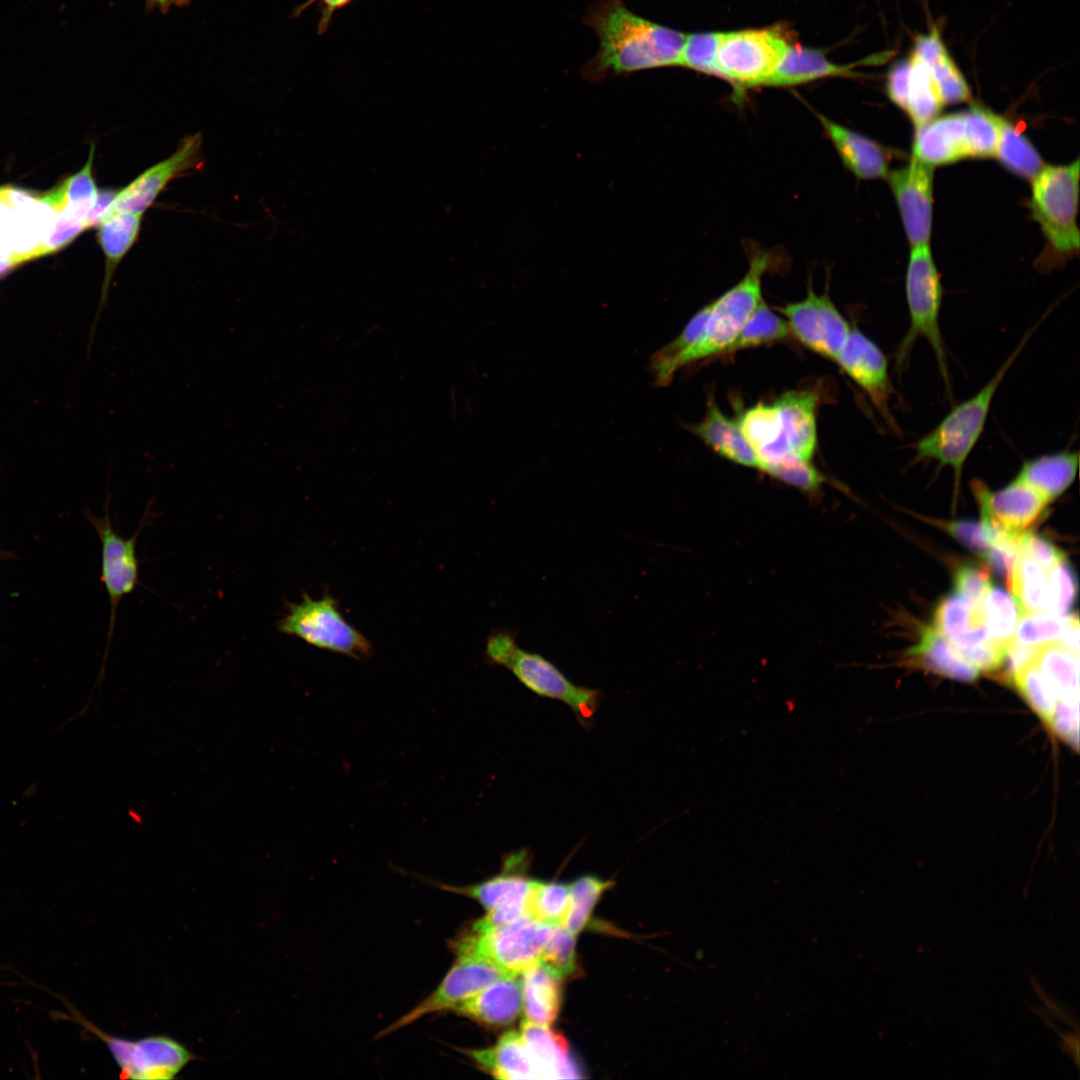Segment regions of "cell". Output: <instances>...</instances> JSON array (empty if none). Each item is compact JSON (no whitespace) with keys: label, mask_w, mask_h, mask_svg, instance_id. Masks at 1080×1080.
I'll return each instance as SVG.
<instances>
[{"label":"cell","mask_w":1080,"mask_h":1080,"mask_svg":"<svg viewBox=\"0 0 1080 1080\" xmlns=\"http://www.w3.org/2000/svg\"><path fill=\"white\" fill-rule=\"evenodd\" d=\"M583 23L599 40L582 70L588 80L679 65L686 34L634 13L624 0H596Z\"/></svg>","instance_id":"obj_1"},{"label":"cell","mask_w":1080,"mask_h":1080,"mask_svg":"<svg viewBox=\"0 0 1080 1080\" xmlns=\"http://www.w3.org/2000/svg\"><path fill=\"white\" fill-rule=\"evenodd\" d=\"M1010 680L1039 717L1068 743H1078L1079 653L1060 642L1036 646Z\"/></svg>","instance_id":"obj_2"},{"label":"cell","mask_w":1080,"mask_h":1080,"mask_svg":"<svg viewBox=\"0 0 1080 1080\" xmlns=\"http://www.w3.org/2000/svg\"><path fill=\"white\" fill-rule=\"evenodd\" d=\"M484 657L489 665L509 670L535 695L568 706L583 728L592 726L604 694L598 689L574 684L544 656L521 648L515 631L507 628L493 630L488 635Z\"/></svg>","instance_id":"obj_3"},{"label":"cell","mask_w":1080,"mask_h":1080,"mask_svg":"<svg viewBox=\"0 0 1080 1080\" xmlns=\"http://www.w3.org/2000/svg\"><path fill=\"white\" fill-rule=\"evenodd\" d=\"M1030 335H1025L1016 349L972 397L954 406L951 411L915 444L916 457L935 460L954 471V488L958 490L963 466L983 433L996 391L1022 351Z\"/></svg>","instance_id":"obj_4"},{"label":"cell","mask_w":1080,"mask_h":1080,"mask_svg":"<svg viewBox=\"0 0 1080 1080\" xmlns=\"http://www.w3.org/2000/svg\"><path fill=\"white\" fill-rule=\"evenodd\" d=\"M905 288L910 325L897 349V367L901 369L905 365L916 340L923 338L935 354L939 371L949 391L947 352L939 320L943 287L929 243L912 246Z\"/></svg>","instance_id":"obj_5"},{"label":"cell","mask_w":1080,"mask_h":1080,"mask_svg":"<svg viewBox=\"0 0 1080 1080\" xmlns=\"http://www.w3.org/2000/svg\"><path fill=\"white\" fill-rule=\"evenodd\" d=\"M768 251L754 250L744 277L710 303V312L701 338L674 364L675 374L683 367L721 355L735 339L762 299V278L770 268Z\"/></svg>","instance_id":"obj_6"},{"label":"cell","mask_w":1080,"mask_h":1080,"mask_svg":"<svg viewBox=\"0 0 1080 1080\" xmlns=\"http://www.w3.org/2000/svg\"><path fill=\"white\" fill-rule=\"evenodd\" d=\"M793 43L784 27L720 32L716 76L735 90L763 86Z\"/></svg>","instance_id":"obj_7"},{"label":"cell","mask_w":1080,"mask_h":1080,"mask_svg":"<svg viewBox=\"0 0 1080 1080\" xmlns=\"http://www.w3.org/2000/svg\"><path fill=\"white\" fill-rule=\"evenodd\" d=\"M1079 160L1048 165L1032 179L1031 210L1050 246L1059 254L1079 249L1077 210Z\"/></svg>","instance_id":"obj_8"},{"label":"cell","mask_w":1080,"mask_h":1080,"mask_svg":"<svg viewBox=\"0 0 1080 1080\" xmlns=\"http://www.w3.org/2000/svg\"><path fill=\"white\" fill-rule=\"evenodd\" d=\"M280 633L295 636L322 650L365 659L372 654L370 641L352 626L328 593L314 599L303 593L298 603H287V612L277 621Z\"/></svg>","instance_id":"obj_9"},{"label":"cell","mask_w":1080,"mask_h":1080,"mask_svg":"<svg viewBox=\"0 0 1080 1080\" xmlns=\"http://www.w3.org/2000/svg\"><path fill=\"white\" fill-rule=\"evenodd\" d=\"M526 914L515 921L483 932L468 930L452 943L458 955L488 961L512 975L536 965L552 930Z\"/></svg>","instance_id":"obj_10"},{"label":"cell","mask_w":1080,"mask_h":1080,"mask_svg":"<svg viewBox=\"0 0 1080 1080\" xmlns=\"http://www.w3.org/2000/svg\"><path fill=\"white\" fill-rule=\"evenodd\" d=\"M105 502V513L95 517L90 511L85 512L88 521L94 527L101 542V581L110 603V620L105 657L108 653L114 632L116 612L122 598L131 594L140 584L139 565L136 545L138 535L152 519L151 504L147 505L144 516L136 532L125 538L112 525L109 513V495Z\"/></svg>","instance_id":"obj_11"},{"label":"cell","mask_w":1080,"mask_h":1080,"mask_svg":"<svg viewBox=\"0 0 1080 1080\" xmlns=\"http://www.w3.org/2000/svg\"><path fill=\"white\" fill-rule=\"evenodd\" d=\"M85 1024L106 1043L122 1078L171 1080L195 1059V1055L181 1042L166 1035L130 1040L108 1035L91 1023Z\"/></svg>","instance_id":"obj_12"},{"label":"cell","mask_w":1080,"mask_h":1080,"mask_svg":"<svg viewBox=\"0 0 1080 1080\" xmlns=\"http://www.w3.org/2000/svg\"><path fill=\"white\" fill-rule=\"evenodd\" d=\"M791 334L806 348L836 362L851 327L827 293L809 286L804 299L778 307Z\"/></svg>","instance_id":"obj_13"},{"label":"cell","mask_w":1080,"mask_h":1080,"mask_svg":"<svg viewBox=\"0 0 1080 1080\" xmlns=\"http://www.w3.org/2000/svg\"><path fill=\"white\" fill-rule=\"evenodd\" d=\"M456 957L455 963L436 989L408 1013L381 1031L377 1038L393 1033L427 1015L452 1011L488 985L512 975L488 961L473 956L458 955Z\"/></svg>","instance_id":"obj_14"},{"label":"cell","mask_w":1080,"mask_h":1080,"mask_svg":"<svg viewBox=\"0 0 1080 1080\" xmlns=\"http://www.w3.org/2000/svg\"><path fill=\"white\" fill-rule=\"evenodd\" d=\"M981 521L990 529L1020 535L1039 520L1050 501L1031 485L1015 479L1004 488L992 491L979 479L971 481Z\"/></svg>","instance_id":"obj_15"},{"label":"cell","mask_w":1080,"mask_h":1080,"mask_svg":"<svg viewBox=\"0 0 1080 1080\" xmlns=\"http://www.w3.org/2000/svg\"><path fill=\"white\" fill-rule=\"evenodd\" d=\"M836 363L869 397L886 425L899 433L889 405L894 389L888 373V360L881 348L857 327H853Z\"/></svg>","instance_id":"obj_16"},{"label":"cell","mask_w":1080,"mask_h":1080,"mask_svg":"<svg viewBox=\"0 0 1080 1080\" xmlns=\"http://www.w3.org/2000/svg\"><path fill=\"white\" fill-rule=\"evenodd\" d=\"M201 147L202 136L199 133L184 138L171 156L146 169L126 187L116 192L105 216L114 212L143 215L170 182L192 168L199 167Z\"/></svg>","instance_id":"obj_17"},{"label":"cell","mask_w":1080,"mask_h":1080,"mask_svg":"<svg viewBox=\"0 0 1080 1080\" xmlns=\"http://www.w3.org/2000/svg\"><path fill=\"white\" fill-rule=\"evenodd\" d=\"M887 179L911 246L929 243L932 227L933 167L912 157L907 166L889 172Z\"/></svg>","instance_id":"obj_18"},{"label":"cell","mask_w":1080,"mask_h":1080,"mask_svg":"<svg viewBox=\"0 0 1080 1080\" xmlns=\"http://www.w3.org/2000/svg\"><path fill=\"white\" fill-rule=\"evenodd\" d=\"M815 114L843 165L854 176L862 180L887 177L888 155L879 143L825 115Z\"/></svg>","instance_id":"obj_19"},{"label":"cell","mask_w":1080,"mask_h":1080,"mask_svg":"<svg viewBox=\"0 0 1080 1080\" xmlns=\"http://www.w3.org/2000/svg\"><path fill=\"white\" fill-rule=\"evenodd\" d=\"M522 1006L520 974L493 982L463 1001L452 1012L488 1027H503L516 1020Z\"/></svg>","instance_id":"obj_20"},{"label":"cell","mask_w":1080,"mask_h":1080,"mask_svg":"<svg viewBox=\"0 0 1080 1080\" xmlns=\"http://www.w3.org/2000/svg\"><path fill=\"white\" fill-rule=\"evenodd\" d=\"M932 626L948 639L966 661L973 650L992 641L984 623L981 604H972L956 594L939 602Z\"/></svg>","instance_id":"obj_21"},{"label":"cell","mask_w":1080,"mask_h":1080,"mask_svg":"<svg viewBox=\"0 0 1080 1080\" xmlns=\"http://www.w3.org/2000/svg\"><path fill=\"white\" fill-rule=\"evenodd\" d=\"M818 402L817 393L810 390L787 391L774 401L791 452L806 461L812 460L817 447Z\"/></svg>","instance_id":"obj_22"},{"label":"cell","mask_w":1080,"mask_h":1080,"mask_svg":"<svg viewBox=\"0 0 1080 1080\" xmlns=\"http://www.w3.org/2000/svg\"><path fill=\"white\" fill-rule=\"evenodd\" d=\"M688 428L719 456L741 466L760 468L757 455L743 436L737 420L725 415L713 397L707 401L704 418Z\"/></svg>","instance_id":"obj_23"},{"label":"cell","mask_w":1080,"mask_h":1080,"mask_svg":"<svg viewBox=\"0 0 1080 1080\" xmlns=\"http://www.w3.org/2000/svg\"><path fill=\"white\" fill-rule=\"evenodd\" d=\"M913 157L932 167L966 158L963 113L935 117L917 127Z\"/></svg>","instance_id":"obj_24"},{"label":"cell","mask_w":1080,"mask_h":1080,"mask_svg":"<svg viewBox=\"0 0 1080 1080\" xmlns=\"http://www.w3.org/2000/svg\"><path fill=\"white\" fill-rule=\"evenodd\" d=\"M142 218L143 215L133 212H114L106 215L97 225L98 243L105 256V273L91 338L95 332L99 316L106 306L114 273L120 262L137 242Z\"/></svg>","instance_id":"obj_25"},{"label":"cell","mask_w":1080,"mask_h":1080,"mask_svg":"<svg viewBox=\"0 0 1080 1080\" xmlns=\"http://www.w3.org/2000/svg\"><path fill=\"white\" fill-rule=\"evenodd\" d=\"M739 428L753 448L760 463L759 470L776 462L791 450L784 436L779 409L771 404L758 403L741 412L736 419Z\"/></svg>","instance_id":"obj_26"},{"label":"cell","mask_w":1080,"mask_h":1080,"mask_svg":"<svg viewBox=\"0 0 1080 1080\" xmlns=\"http://www.w3.org/2000/svg\"><path fill=\"white\" fill-rule=\"evenodd\" d=\"M481 1069L498 1079H541L520 1032L509 1031L484 1049H464Z\"/></svg>","instance_id":"obj_27"},{"label":"cell","mask_w":1080,"mask_h":1080,"mask_svg":"<svg viewBox=\"0 0 1080 1080\" xmlns=\"http://www.w3.org/2000/svg\"><path fill=\"white\" fill-rule=\"evenodd\" d=\"M520 1034L541 1079L580 1078L567 1040L546 1025L524 1020Z\"/></svg>","instance_id":"obj_28"},{"label":"cell","mask_w":1080,"mask_h":1080,"mask_svg":"<svg viewBox=\"0 0 1080 1080\" xmlns=\"http://www.w3.org/2000/svg\"><path fill=\"white\" fill-rule=\"evenodd\" d=\"M855 76L851 65L833 63L821 51L793 42L763 86L790 87L827 77Z\"/></svg>","instance_id":"obj_29"},{"label":"cell","mask_w":1080,"mask_h":1080,"mask_svg":"<svg viewBox=\"0 0 1080 1080\" xmlns=\"http://www.w3.org/2000/svg\"><path fill=\"white\" fill-rule=\"evenodd\" d=\"M1079 466L1078 451H1060L1025 461L1016 478L1041 492L1050 502L1073 483Z\"/></svg>","instance_id":"obj_30"},{"label":"cell","mask_w":1080,"mask_h":1080,"mask_svg":"<svg viewBox=\"0 0 1080 1080\" xmlns=\"http://www.w3.org/2000/svg\"><path fill=\"white\" fill-rule=\"evenodd\" d=\"M909 655L925 669L956 680L973 681L980 672L933 626L925 627Z\"/></svg>","instance_id":"obj_31"},{"label":"cell","mask_w":1080,"mask_h":1080,"mask_svg":"<svg viewBox=\"0 0 1080 1080\" xmlns=\"http://www.w3.org/2000/svg\"><path fill=\"white\" fill-rule=\"evenodd\" d=\"M531 854L526 848L510 852L503 857L499 874L483 882L468 886L439 884L447 892L464 895L479 902L487 911L490 910L510 889L527 876L531 865Z\"/></svg>","instance_id":"obj_32"},{"label":"cell","mask_w":1080,"mask_h":1080,"mask_svg":"<svg viewBox=\"0 0 1080 1080\" xmlns=\"http://www.w3.org/2000/svg\"><path fill=\"white\" fill-rule=\"evenodd\" d=\"M523 1008L526 1020L549 1026L561 1007V979L538 963L521 974Z\"/></svg>","instance_id":"obj_33"},{"label":"cell","mask_w":1080,"mask_h":1080,"mask_svg":"<svg viewBox=\"0 0 1080 1080\" xmlns=\"http://www.w3.org/2000/svg\"><path fill=\"white\" fill-rule=\"evenodd\" d=\"M94 154L95 144H92L88 159L81 170L39 200L55 213L67 210L85 220L99 193L92 172Z\"/></svg>","instance_id":"obj_34"},{"label":"cell","mask_w":1080,"mask_h":1080,"mask_svg":"<svg viewBox=\"0 0 1080 1080\" xmlns=\"http://www.w3.org/2000/svg\"><path fill=\"white\" fill-rule=\"evenodd\" d=\"M1048 574L1035 560L1018 553L1008 586L1021 608L1022 615L1046 612Z\"/></svg>","instance_id":"obj_35"},{"label":"cell","mask_w":1080,"mask_h":1080,"mask_svg":"<svg viewBox=\"0 0 1080 1080\" xmlns=\"http://www.w3.org/2000/svg\"><path fill=\"white\" fill-rule=\"evenodd\" d=\"M1078 630L1077 615L1027 613L1021 616L1017 624L1014 642L1023 646H1039L1050 642L1065 644Z\"/></svg>","instance_id":"obj_36"},{"label":"cell","mask_w":1080,"mask_h":1080,"mask_svg":"<svg viewBox=\"0 0 1080 1080\" xmlns=\"http://www.w3.org/2000/svg\"><path fill=\"white\" fill-rule=\"evenodd\" d=\"M943 105L930 67L912 53L905 111L917 128L937 117Z\"/></svg>","instance_id":"obj_37"},{"label":"cell","mask_w":1080,"mask_h":1080,"mask_svg":"<svg viewBox=\"0 0 1080 1080\" xmlns=\"http://www.w3.org/2000/svg\"><path fill=\"white\" fill-rule=\"evenodd\" d=\"M981 610L989 638L1009 649L1014 643L1017 624L1022 616L1013 594L992 585L981 602Z\"/></svg>","instance_id":"obj_38"},{"label":"cell","mask_w":1080,"mask_h":1080,"mask_svg":"<svg viewBox=\"0 0 1080 1080\" xmlns=\"http://www.w3.org/2000/svg\"><path fill=\"white\" fill-rule=\"evenodd\" d=\"M995 156L1009 171L1026 179H1033L1044 167L1041 156L1029 139L1002 117Z\"/></svg>","instance_id":"obj_39"},{"label":"cell","mask_w":1080,"mask_h":1080,"mask_svg":"<svg viewBox=\"0 0 1080 1080\" xmlns=\"http://www.w3.org/2000/svg\"><path fill=\"white\" fill-rule=\"evenodd\" d=\"M790 335L786 320L774 313L762 300L722 354L781 342Z\"/></svg>","instance_id":"obj_40"},{"label":"cell","mask_w":1080,"mask_h":1080,"mask_svg":"<svg viewBox=\"0 0 1080 1080\" xmlns=\"http://www.w3.org/2000/svg\"><path fill=\"white\" fill-rule=\"evenodd\" d=\"M570 899V884L531 879L524 914L548 925L563 926Z\"/></svg>","instance_id":"obj_41"},{"label":"cell","mask_w":1080,"mask_h":1080,"mask_svg":"<svg viewBox=\"0 0 1080 1080\" xmlns=\"http://www.w3.org/2000/svg\"><path fill=\"white\" fill-rule=\"evenodd\" d=\"M965 156L990 158L996 155L1000 136V116L974 106L963 112Z\"/></svg>","instance_id":"obj_42"},{"label":"cell","mask_w":1080,"mask_h":1080,"mask_svg":"<svg viewBox=\"0 0 1080 1080\" xmlns=\"http://www.w3.org/2000/svg\"><path fill=\"white\" fill-rule=\"evenodd\" d=\"M613 885L614 882L594 875H583L571 883L570 907L563 927L574 935L580 933L590 921L602 894Z\"/></svg>","instance_id":"obj_43"},{"label":"cell","mask_w":1080,"mask_h":1080,"mask_svg":"<svg viewBox=\"0 0 1080 1080\" xmlns=\"http://www.w3.org/2000/svg\"><path fill=\"white\" fill-rule=\"evenodd\" d=\"M538 964L553 976L564 979L576 974V935L563 926H554Z\"/></svg>","instance_id":"obj_44"},{"label":"cell","mask_w":1080,"mask_h":1080,"mask_svg":"<svg viewBox=\"0 0 1080 1080\" xmlns=\"http://www.w3.org/2000/svg\"><path fill=\"white\" fill-rule=\"evenodd\" d=\"M763 472L803 492L812 493L823 483L822 474L811 464L790 452L767 465Z\"/></svg>","instance_id":"obj_45"},{"label":"cell","mask_w":1080,"mask_h":1080,"mask_svg":"<svg viewBox=\"0 0 1080 1080\" xmlns=\"http://www.w3.org/2000/svg\"><path fill=\"white\" fill-rule=\"evenodd\" d=\"M531 879L527 876L520 880L500 900L487 911V914L475 921L470 931L483 932L509 924L524 914L525 901Z\"/></svg>","instance_id":"obj_46"},{"label":"cell","mask_w":1080,"mask_h":1080,"mask_svg":"<svg viewBox=\"0 0 1080 1080\" xmlns=\"http://www.w3.org/2000/svg\"><path fill=\"white\" fill-rule=\"evenodd\" d=\"M719 40L720 32L686 34L678 66L716 76Z\"/></svg>","instance_id":"obj_47"},{"label":"cell","mask_w":1080,"mask_h":1080,"mask_svg":"<svg viewBox=\"0 0 1080 1080\" xmlns=\"http://www.w3.org/2000/svg\"><path fill=\"white\" fill-rule=\"evenodd\" d=\"M928 66L944 104H955L970 99L968 84L946 50Z\"/></svg>","instance_id":"obj_48"},{"label":"cell","mask_w":1080,"mask_h":1080,"mask_svg":"<svg viewBox=\"0 0 1080 1080\" xmlns=\"http://www.w3.org/2000/svg\"><path fill=\"white\" fill-rule=\"evenodd\" d=\"M1077 591L1076 573L1065 560L1048 574L1046 612L1067 615L1076 600Z\"/></svg>","instance_id":"obj_49"},{"label":"cell","mask_w":1080,"mask_h":1080,"mask_svg":"<svg viewBox=\"0 0 1080 1080\" xmlns=\"http://www.w3.org/2000/svg\"><path fill=\"white\" fill-rule=\"evenodd\" d=\"M86 229L83 218L67 210L58 212L44 239L28 254L27 261L52 254L64 248Z\"/></svg>","instance_id":"obj_50"},{"label":"cell","mask_w":1080,"mask_h":1080,"mask_svg":"<svg viewBox=\"0 0 1080 1080\" xmlns=\"http://www.w3.org/2000/svg\"><path fill=\"white\" fill-rule=\"evenodd\" d=\"M981 558L991 546V530L982 522L968 520H929Z\"/></svg>","instance_id":"obj_51"},{"label":"cell","mask_w":1080,"mask_h":1080,"mask_svg":"<svg viewBox=\"0 0 1080 1080\" xmlns=\"http://www.w3.org/2000/svg\"><path fill=\"white\" fill-rule=\"evenodd\" d=\"M991 586V577L987 565L964 564L954 573V594L965 598L972 604L980 605Z\"/></svg>","instance_id":"obj_52"},{"label":"cell","mask_w":1080,"mask_h":1080,"mask_svg":"<svg viewBox=\"0 0 1080 1080\" xmlns=\"http://www.w3.org/2000/svg\"><path fill=\"white\" fill-rule=\"evenodd\" d=\"M1018 553L1032 558L1048 572L1066 560L1063 551L1044 537L1030 531L1020 534Z\"/></svg>","instance_id":"obj_53"},{"label":"cell","mask_w":1080,"mask_h":1080,"mask_svg":"<svg viewBox=\"0 0 1080 1080\" xmlns=\"http://www.w3.org/2000/svg\"><path fill=\"white\" fill-rule=\"evenodd\" d=\"M910 74V58L901 59L889 69L886 90L889 99L898 107L906 110Z\"/></svg>","instance_id":"obj_54"},{"label":"cell","mask_w":1080,"mask_h":1080,"mask_svg":"<svg viewBox=\"0 0 1080 1080\" xmlns=\"http://www.w3.org/2000/svg\"><path fill=\"white\" fill-rule=\"evenodd\" d=\"M354 1L355 0H307L305 3L295 8L292 16L297 17L310 5L318 3L320 7V19L317 26V33L322 35L328 30L334 14Z\"/></svg>","instance_id":"obj_55"},{"label":"cell","mask_w":1080,"mask_h":1080,"mask_svg":"<svg viewBox=\"0 0 1080 1080\" xmlns=\"http://www.w3.org/2000/svg\"><path fill=\"white\" fill-rule=\"evenodd\" d=\"M946 49L936 28L927 35H920L915 41L913 53L930 65Z\"/></svg>","instance_id":"obj_56"},{"label":"cell","mask_w":1080,"mask_h":1080,"mask_svg":"<svg viewBox=\"0 0 1080 1080\" xmlns=\"http://www.w3.org/2000/svg\"><path fill=\"white\" fill-rule=\"evenodd\" d=\"M189 2L190 0H146V5L150 9L158 8L165 12L171 6H183Z\"/></svg>","instance_id":"obj_57"},{"label":"cell","mask_w":1080,"mask_h":1080,"mask_svg":"<svg viewBox=\"0 0 1080 1080\" xmlns=\"http://www.w3.org/2000/svg\"><path fill=\"white\" fill-rule=\"evenodd\" d=\"M18 264L11 256H0V278L13 270Z\"/></svg>","instance_id":"obj_58"},{"label":"cell","mask_w":1080,"mask_h":1080,"mask_svg":"<svg viewBox=\"0 0 1080 1080\" xmlns=\"http://www.w3.org/2000/svg\"><path fill=\"white\" fill-rule=\"evenodd\" d=\"M0 555H1V553H0Z\"/></svg>","instance_id":"obj_59"}]
</instances>
